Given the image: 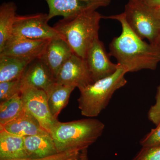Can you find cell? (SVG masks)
<instances>
[{"label": "cell", "instance_id": "4fadbf2b", "mask_svg": "<svg viewBox=\"0 0 160 160\" xmlns=\"http://www.w3.org/2000/svg\"><path fill=\"white\" fill-rule=\"evenodd\" d=\"M73 53L70 46L63 38H55L49 40L39 58L49 67L56 79L63 64Z\"/></svg>", "mask_w": 160, "mask_h": 160}, {"label": "cell", "instance_id": "603a6c76", "mask_svg": "<svg viewBox=\"0 0 160 160\" xmlns=\"http://www.w3.org/2000/svg\"><path fill=\"white\" fill-rule=\"evenodd\" d=\"M132 160H160V146L142 147Z\"/></svg>", "mask_w": 160, "mask_h": 160}, {"label": "cell", "instance_id": "83f0119b", "mask_svg": "<svg viewBox=\"0 0 160 160\" xmlns=\"http://www.w3.org/2000/svg\"></svg>", "mask_w": 160, "mask_h": 160}, {"label": "cell", "instance_id": "2e32d148", "mask_svg": "<svg viewBox=\"0 0 160 160\" xmlns=\"http://www.w3.org/2000/svg\"><path fill=\"white\" fill-rule=\"evenodd\" d=\"M24 138L28 158L46 157L58 152L54 140L50 133L26 136Z\"/></svg>", "mask_w": 160, "mask_h": 160}, {"label": "cell", "instance_id": "7c38bea8", "mask_svg": "<svg viewBox=\"0 0 160 160\" xmlns=\"http://www.w3.org/2000/svg\"><path fill=\"white\" fill-rule=\"evenodd\" d=\"M21 81L22 87L31 86L44 90L47 94L56 83L49 67L39 58L29 64Z\"/></svg>", "mask_w": 160, "mask_h": 160}, {"label": "cell", "instance_id": "d4e9b609", "mask_svg": "<svg viewBox=\"0 0 160 160\" xmlns=\"http://www.w3.org/2000/svg\"><path fill=\"white\" fill-rule=\"evenodd\" d=\"M148 118L156 126L160 123V85L157 89L155 102L150 107L148 111Z\"/></svg>", "mask_w": 160, "mask_h": 160}, {"label": "cell", "instance_id": "9a60e30c", "mask_svg": "<svg viewBox=\"0 0 160 160\" xmlns=\"http://www.w3.org/2000/svg\"><path fill=\"white\" fill-rule=\"evenodd\" d=\"M27 158L24 137L0 130V160Z\"/></svg>", "mask_w": 160, "mask_h": 160}, {"label": "cell", "instance_id": "5b68a950", "mask_svg": "<svg viewBox=\"0 0 160 160\" xmlns=\"http://www.w3.org/2000/svg\"><path fill=\"white\" fill-rule=\"evenodd\" d=\"M123 12L128 25L137 35L158 45L160 37V8L129 0Z\"/></svg>", "mask_w": 160, "mask_h": 160}, {"label": "cell", "instance_id": "cb8c5ba5", "mask_svg": "<svg viewBox=\"0 0 160 160\" xmlns=\"http://www.w3.org/2000/svg\"><path fill=\"white\" fill-rule=\"evenodd\" d=\"M142 147L160 146V123L140 141Z\"/></svg>", "mask_w": 160, "mask_h": 160}, {"label": "cell", "instance_id": "277c9868", "mask_svg": "<svg viewBox=\"0 0 160 160\" xmlns=\"http://www.w3.org/2000/svg\"><path fill=\"white\" fill-rule=\"evenodd\" d=\"M126 69L119 67L113 74L79 89L78 99L81 114L88 118L98 116L109 105L118 89L126 85Z\"/></svg>", "mask_w": 160, "mask_h": 160}, {"label": "cell", "instance_id": "4316f807", "mask_svg": "<svg viewBox=\"0 0 160 160\" xmlns=\"http://www.w3.org/2000/svg\"><path fill=\"white\" fill-rule=\"evenodd\" d=\"M158 45H159L160 46V37L158 41Z\"/></svg>", "mask_w": 160, "mask_h": 160}, {"label": "cell", "instance_id": "ffe728a7", "mask_svg": "<svg viewBox=\"0 0 160 160\" xmlns=\"http://www.w3.org/2000/svg\"><path fill=\"white\" fill-rule=\"evenodd\" d=\"M25 109L21 93L0 103V128L17 118Z\"/></svg>", "mask_w": 160, "mask_h": 160}, {"label": "cell", "instance_id": "30bf717a", "mask_svg": "<svg viewBox=\"0 0 160 160\" xmlns=\"http://www.w3.org/2000/svg\"><path fill=\"white\" fill-rule=\"evenodd\" d=\"M49 7V20L61 16L63 18L78 15L109 6L112 0H44Z\"/></svg>", "mask_w": 160, "mask_h": 160}, {"label": "cell", "instance_id": "6da1fadb", "mask_svg": "<svg viewBox=\"0 0 160 160\" xmlns=\"http://www.w3.org/2000/svg\"><path fill=\"white\" fill-rule=\"evenodd\" d=\"M117 20L122 26L118 37L112 39L109 45V56L117 61V64L128 72L143 70H155L160 62V46L148 43L140 38L128 25L124 12L104 17Z\"/></svg>", "mask_w": 160, "mask_h": 160}, {"label": "cell", "instance_id": "484cf974", "mask_svg": "<svg viewBox=\"0 0 160 160\" xmlns=\"http://www.w3.org/2000/svg\"><path fill=\"white\" fill-rule=\"evenodd\" d=\"M150 7L160 8V0H130Z\"/></svg>", "mask_w": 160, "mask_h": 160}, {"label": "cell", "instance_id": "3957f363", "mask_svg": "<svg viewBox=\"0 0 160 160\" xmlns=\"http://www.w3.org/2000/svg\"><path fill=\"white\" fill-rule=\"evenodd\" d=\"M105 125L89 118L68 122H58L50 130L58 152L88 148L102 134Z\"/></svg>", "mask_w": 160, "mask_h": 160}, {"label": "cell", "instance_id": "8fae6325", "mask_svg": "<svg viewBox=\"0 0 160 160\" xmlns=\"http://www.w3.org/2000/svg\"><path fill=\"white\" fill-rule=\"evenodd\" d=\"M49 40L30 39L12 35L0 50V55L38 58Z\"/></svg>", "mask_w": 160, "mask_h": 160}, {"label": "cell", "instance_id": "52a82bcc", "mask_svg": "<svg viewBox=\"0 0 160 160\" xmlns=\"http://www.w3.org/2000/svg\"><path fill=\"white\" fill-rule=\"evenodd\" d=\"M21 96L25 109L36 118L43 129L49 133L58 121L53 118L50 112L47 93L44 90L31 86H24L22 87Z\"/></svg>", "mask_w": 160, "mask_h": 160}, {"label": "cell", "instance_id": "7a4b0ae2", "mask_svg": "<svg viewBox=\"0 0 160 160\" xmlns=\"http://www.w3.org/2000/svg\"><path fill=\"white\" fill-rule=\"evenodd\" d=\"M103 16L96 10L86 12L58 22L53 28L74 54L85 59L88 49L99 38L100 22Z\"/></svg>", "mask_w": 160, "mask_h": 160}, {"label": "cell", "instance_id": "7402d4cb", "mask_svg": "<svg viewBox=\"0 0 160 160\" xmlns=\"http://www.w3.org/2000/svg\"><path fill=\"white\" fill-rule=\"evenodd\" d=\"M22 89L21 79L0 82V103L7 101L15 95L21 93Z\"/></svg>", "mask_w": 160, "mask_h": 160}, {"label": "cell", "instance_id": "44dd1931", "mask_svg": "<svg viewBox=\"0 0 160 160\" xmlns=\"http://www.w3.org/2000/svg\"><path fill=\"white\" fill-rule=\"evenodd\" d=\"M15 160H89L88 148L69 149L46 157Z\"/></svg>", "mask_w": 160, "mask_h": 160}, {"label": "cell", "instance_id": "9c48e42d", "mask_svg": "<svg viewBox=\"0 0 160 160\" xmlns=\"http://www.w3.org/2000/svg\"><path fill=\"white\" fill-rule=\"evenodd\" d=\"M93 82L109 76L119 66L112 63L104 43L99 38L94 40L88 49L85 58Z\"/></svg>", "mask_w": 160, "mask_h": 160}, {"label": "cell", "instance_id": "e0dca14e", "mask_svg": "<svg viewBox=\"0 0 160 160\" xmlns=\"http://www.w3.org/2000/svg\"><path fill=\"white\" fill-rule=\"evenodd\" d=\"M35 59L0 55V82L20 79L28 66Z\"/></svg>", "mask_w": 160, "mask_h": 160}, {"label": "cell", "instance_id": "d6986e66", "mask_svg": "<svg viewBox=\"0 0 160 160\" xmlns=\"http://www.w3.org/2000/svg\"><path fill=\"white\" fill-rule=\"evenodd\" d=\"M17 10L13 2H4L0 6V50L12 35Z\"/></svg>", "mask_w": 160, "mask_h": 160}, {"label": "cell", "instance_id": "5bb4252c", "mask_svg": "<svg viewBox=\"0 0 160 160\" xmlns=\"http://www.w3.org/2000/svg\"><path fill=\"white\" fill-rule=\"evenodd\" d=\"M1 130H5L22 137L49 134L41 126L36 118L26 109L17 118L1 127Z\"/></svg>", "mask_w": 160, "mask_h": 160}, {"label": "cell", "instance_id": "8992f818", "mask_svg": "<svg viewBox=\"0 0 160 160\" xmlns=\"http://www.w3.org/2000/svg\"><path fill=\"white\" fill-rule=\"evenodd\" d=\"M49 21L47 13L17 15L12 35L33 40H50L62 37L53 27L49 26Z\"/></svg>", "mask_w": 160, "mask_h": 160}, {"label": "cell", "instance_id": "ba28073f", "mask_svg": "<svg viewBox=\"0 0 160 160\" xmlns=\"http://www.w3.org/2000/svg\"><path fill=\"white\" fill-rule=\"evenodd\" d=\"M55 80L57 84L73 86L78 89L94 82L86 60L74 53L63 64Z\"/></svg>", "mask_w": 160, "mask_h": 160}, {"label": "cell", "instance_id": "ac0fdd59", "mask_svg": "<svg viewBox=\"0 0 160 160\" xmlns=\"http://www.w3.org/2000/svg\"><path fill=\"white\" fill-rule=\"evenodd\" d=\"M75 86L56 83L48 95V103L52 115L57 119L58 116L69 102Z\"/></svg>", "mask_w": 160, "mask_h": 160}]
</instances>
